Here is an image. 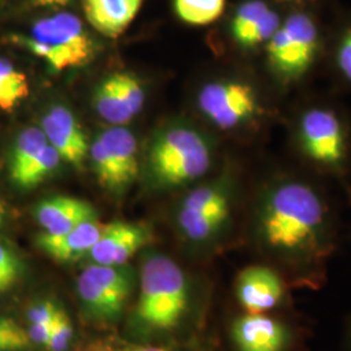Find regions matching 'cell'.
I'll return each mask as SVG.
<instances>
[{"label": "cell", "instance_id": "obj_28", "mask_svg": "<svg viewBox=\"0 0 351 351\" xmlns=\"http://www.w3.org/2000/svg\"><path fill=\"white\" fill-rule=\"evenodd\" d=\"M27 330L12 319L0 317V351H21L30 346Z\"/></svg>", "mask_w": 351, "mask_h": 351}, {"label": "cell", "instance_id": "obj_17", "mask_svg": "<svg viewBox=\"0 0 351 351\" xmlns=\"http://www.w3.org/2000/svg\"><path fill=\"white\" fill-rule=\"evenodd\" d=\"M143 0H82L88 24L107 38L120 37L137 17Z\"/></svg>", "mask_w": 351, "mask_h": 351}, {"label": "cell", "instance_id": "obj_8", "mask_svg": "<svg viewBox=\"0 0 351 351\" xmlns=\"http://www.w3.org/2000/svg\"><path fill=\"white\" fill-rule=\"evenodd\" d=\"M13 40L42 59L56 73L80 68L95 55V45L81 20L73 13L62 12L37 21L27 37Z\"/></svg>", "mask_w": 351, "mask_h": 351}, {"label": "cell", "instance_id": "obj_5", "mask_svg": "<svg viewBox=\"0 0 351 351\" xmlns=\"http://www.w3.org/2000/svg\"><path fill=\"white\" fill-rule=\"evenodd\" d=\"M217 151L213 137L190 123L167 128L152 141L147 164L156 182L165 188L195 185L213 172Z\"/></svg>", "mask_w": 351, "mask_h": 351}, {"label": "cell", "instance_id": "obj_24", "mask_svg": "<svg viewBox=\"0 0 351 351\" xmlns=\"http://www.w3.org/2000/svg\"><path fill=\"white\" fill-rule=\"evenodd\" d=\"M77 351H211L198 339H193L184 345H149L133 343L123 339H101L91 342Z\"/></svg>", "mask_w": 351, "mask_h": 351}, {"label": "cell", "instance_id": "obj_32", "mask_svg": "<svg viewBox=\"0 0 351 351\" xmlns=\"http://www.w3.org/2000/svg\"><path fill=\"white\" fill-rule=\"evenodd\" d=\"M276 4L278 8L289 10H298V8H313L316 1L319 0H269Z\"/></svg>", "mask_w": 351, "mask_h": 351}, {"label": "cell", "instance_id": "obj_26", "mask_svg": "<svg viewBox=\"0 0 351 351\" xmlns=\"http://www.w3.org/2000/svg\"><path fill=\"white\" fill-rule=\"evenodd\" d=\"M114 84L119 99L128 114L133 119L141 112L145 104V88L142 86L138 77L129 72H117L113 73Z\"/></svg>", "mask_w": 351, "mask_h": 351}, {"label": "cell", "instance_id": "obj_11", "mask_svg": "<svg viewBox=\"0 0 351 351\" xmlns=\"http://www.w3.org/2000/svg\"><path fill=\"white\" fill-rule=\"evenodd\" d=\"M132 274L123 265L93 263L77 277V291L88 313L112 320L123 313L132 291Z\"/></svg>", "mask_w": 351, "mask_h": 351}, {"label": "cell", "instance_id": "obj_3", "mask_svg": "<svg viewBox=\"0 0 351 351\" xmlns=\"http://www.w3.org/2000/svg\"><path fill=\"white\" fill-rule=\"evenodd\" d=\"M284 99L263 75H226L203 82L195 95L202 119L228 134L256 136L282 120Z\"/></svg>", "mask_w": 351, "mask_h": 351}, {"label": "cell", "instance_id": "obj_6", "mask_svg": "<svg viewBox=\"0 0 351 351\" xmlns=\"http://www.w3.org/2000/svg\"><path fill=\"white\" fill-rule=\"evenodd\" d=\"M237 203V178L224 168L213 180H202L184 195L177 226L189 243L210 249L230 229Z\"/></svg>", "mask_w": 351, "mask_h": 351}, {"label": "cell", "instance_id": "obj_16", "mask_svg": "<svg viewBox=\"0 0 351 351\" xmlns=\"http://www.w3.org/2000/svg\"><path fill=\"white\" fill-rule=\"evenodd\" d=\"M103 226L97 219L81 223L60 236L42 233L37 239L39 249L59 263H71L88 254L101 237Z\"/></svg>", "mask_w": 351, "mask_h": 351}, {"label": "cell", "instance_id": "obj_14", "mask_svg": "<svg viewBox=\"0 0 351 351\" xmlns=\"http://www.w3.org/2000/svg\"><path fill=\"white\" fill-rule=\"evenodd\" d=\"M149 232L139 224L112 221L103 226L101 237L88 255L93 263L124 265L149 242Z\"/></svg>", "mask_w": 351, "mask_h": 351}, {"label": "cell", "instance_id": "obj_15", "mask_svg": "<svg viewBox=\"0 0 351 351\" xmlns=\"http://www.w3.org/2000/svg\"><path fill=\"white\" fill-rule=\"evenodd\" d=\"M38 224L45 234L60 236L84 221L97 219V213L88 202L56 195L40 202L36 208Z\"/></svg>", "mask_w": 351, "mask_h": 351}, {"label": "cell", "instance_id": "obj_22", "mask_svg": "<svg viewBox=\"0 0 351 351\" xmlns=\"http://www.w3.org/2000/svg\"><path fill=\"white\" fill-rule=\"evenodd\" d=\"M93 106L101 119L113 126L123 125L132 120L119 99L113 73L103 78L94 90Z\"/></svg>", "mask_w": 351, "mask_h": 351}, {"label": "cell", "instance_id": "obj_35", "mask_svg": "<svg viewBox=\"0 0 351 351\" xmlns=\"http://www.w3.org/2000/svg\"><path fill=\"white\" fill-rule=\"evenodd\" d=\"M4 219H5V207H4V203L0 201V226H3Z\"/></svg>", "mask_w": 351, "mask_h": 351}, {"label": "cell", "instance_id": "obj_2", "mask_svg": "<svg viewBox=\"0 0 351 351\" xmlns=\"http://www.w3.org/2000/svg\"><path fill=\"white\" fill-rule=\"evenodd\" d=\"M289 145L307 173L333 180L351 198V120L339 104L326 97L297 101L282 120Z\"/></svg>", "mask_w": 351, "mask_h": 351}, {"label": "cell", "instance_id": "obj_33", "mask_svg": "<svg viewBox=\"0 0 351 351\" xmlns=\"http://www.w3.org/2000/svg\"><path fill=\"white\" fill-rule=\"evenodd\" d=\"M343 339H345V345H346L348 350L351 351V315L346 319V322H345Z\"/></svg>", "mask_w": 351, "mask_h": 351}, {"label": "cell", "instance_id": "obj_23", "mask_svg": "<svg viewBox=\"0 0 351 351\" xmlns=\"http://www.w3.org/2000/svg\"><path fill=\"white\" fill-rule=\"evenodd\" d=\"M177 17L191 26L211 25L226 11V0H173Z\"/></svg>", "mask_w": 351, "mask_h": 351}, {"label": "cell", "instance_id": "obj_37", "mask_svg": "<svg viewBox=\"0 0 351 351\" xmlns=\"http://www.w3.org/2000/svg\"><path fill=\"white\" fill-rule=\"evenodd\" d=\"M350 202H351V198H350Z\"/></svg>", "mask_w": 351, "mask_h": 351}, {"label": "cell", "instance_id": "obj_36", "mask_svg": "<svg viewBox=\"0 0 351 351\" xmlns=\"http://www.w3.org/2000/svg\"><path fill=\"white\" fill-rule=\"evenodd\" d=\"M34 7H49V0H32Z\"/></svg>", "mask_w": 351, "mask_h": 351}, {"label": "cell", "instance_id": "obj_9", "mask_svg": "<svg viewBox=\"0 0 351 351\" xmlns=\"http://www.w3.org/2000/svg\"><path fill=\"white\" fill-rule=\"evenodd\" d=\"M229 339L234 351H302L306 330L294 317V313L242 311L230 322Z\"/></svg>", "mask_w": 351, "mask_h": 351}, {"label": "cell", "instance_id": "obj_30", "mask_svg": "<svg viewBox=\"0 0 351 351\" xmlns=\"http://www.w3.org/2000/svg\"><path fill=\"white\" fill-rule=\"evenodd\" d=\"M58 308L59 307H56L55 303L50 301L37 303L27 313L30 324H51Z\"/></svg>", "mask_w": 351, "mask_h": 351}, {"label": "cell", "instance_id": "obj_12", "mask_svg": "<svg viewBox=\"0 0 351 351\" xmlns=\"http://www.w3.org/2000/svg\"><path fill=\"white\" fill-rule=\"evenodd\" d=\"M281 8L269 0H243L228 23V37L243 56H262L282 21Z\"/></svg>", "mask_w": 351, "mask_h": 351}, {"label": "cell", "instance_id": "obj_21", "mask_svg": "<svg viewBox=\"0 0 351 351\" xmlns=\"http://www.w3.org/2000/svg\"><path fill=\"white\" fill-rule=\"evenodd\" d=\"M29 81L25 73L11 62L0 58V110L11 112L29 95Z\"/></svg>", "mask_w": 351, "mask_h": 351}, {"label": "cell", "instance_id": "obj_29", "mask_svg": "<svg viewBox=\"0 0 351 351\" xmlns=\"http://www.w3.org/2000/svg\"><path fill=\"white\" fill-rule=\"evenodd\" d=\"M21 275L19 258L0 242V294L11 290Z\"/></svg>", "mask_w": 351, "mask_h": 351}, {"label": "cell", "instance_id": "obj_7", "mask_svg": "<svg viewBox=\"0 0 351 351\" xmlns=\"http://www.w3.org/2000/svg\"><path fill=\"white\" fill-rule=\"evenodd\" d=\"M194 290L185 269L162 254H151L142 264L139 320L154 329H175L193 308Z\"/></svg>", "mask_w": 351, "mask_h": 351}, {"label": "cell", "instance_id": "obj_19", "mask_svg": "<svg viewBox=\"0 0 351 351\" xmlns=\"http://www.w3.org/2000/svg\"><path fill=\"white\" fill-rule=\"evenodd\" d=\"M324 68L339 88L351 93V17L328 34Z\"/></svg>", "mask_w": 351, "mask_h": 351}, {"label": "cell", "instance_id": "obj_1", "mask_svg": "<svg viewBox=\"0 0 351 351\" xmlns=\"http://www.w3.org/2000/svg\"><path fill=\"white\" fill-rule=\"evenodd\" d=\"M317 180L276 169L252 202V241L264 262L278 268L294 289L323 288L337 250L336 216Z\"/></svg>", "mask_w": 351, "mask_h": 351}, {"label": "cell", "instance_id": "obj_20", "mask_svg": "<svg viewBox=\"0 0 351 351\" xmlns=\"http://www.w3.org/2000/svg\"><path fill=\"white\" fill-rule=\"evenodd\" d=\"M47 145L49 141L40 128L30 126L20 133L14 143L10 162V176L13 184L36 162L40 151Z\"/></svg>", "mask_w": 351, "mask_h": 351}, {"label": "cell", "instance_id": "obj_25", "mask_svg": "<svg viewBox=\"0 0 351 351\" xmlns=\"http://www.w3.org/2000/svg\"><path fill=\"white\" fill-rule=\"evenodd\" d=\"M62 162L63 159L60 154L49 143L43 150L40 151L36 162L19 177L14 185L21 189L36 188L47 177H50L59 168Z\"/></svg>", "mask_w": 351, "mask_h": 351}, {"label": "cell", "instance_id": "obj_27", "mask_svg": "<svg viewBox=\"0 0 351 351\" xmlns=\"http://www.w3.org/2000/svg\"><path fill=\"white\" fill-rule=\"evenodd\" d=\"M73 324L68 314L58 308L51 324L50 339L45 346L49 351H66L73 339Z\"/></svg>", "mask_w": 351, "mask_h": 351}, {"label": "cell", "instance_id": "obj_4", "mask_svg": "<svg viewBox=\"0 0 351 351\" xmlns=\"http://www.w3.org/2000/svg\"><path fill=\"white\" fill-rule=\"evenodd\" d=\"M326 34L313 8L289 10L261 59L267 82L285 99L324 68Z\"/></svg>", "mask_w": 351, "mask_h": 351}, {"label": "cell", "instance_id": "obj_10", "mask_svg": "<svg viewBox=\"0 0 351 351\" xmlns=\"http://www.w3.org/2000/svg\"><path fill=\"white\" fill-rule=\"evenodd\" d=\"M293 290L287 276L264 261L243 267L234 280L236 301L245 313L291 314Z\"/></svg>", "mask_w": 351, "mask_h": 351}, {"label": "cell", "instance_id": "obj_13", "mask_svg": "<svg viewBox=\"0 0 351 351\" xmlns=\"http://www.w3.org/2000/svg\"><path fill=\"white\" fill-rule=\"evenodd\" d=\"M51 146L65 163L81 168L90 151L88 137L73 112L63 104L52 106L42 117V126Z\"/></svg>", "mask_w": 351, "mask_h": 351}, {"label": "cell", "instance_id": "obj_34", "mask_svg": "<svg viewBox=\"0 0 351 351\" xmlns=\"http://www.w3.org/2000/svg\"><path fill=\"white\" fill-rule=\"evenodd\" d=\"M71 0H49V7H62L68 4Z\"/></svg>", "mask_w": 351, "mask_h": 351}, {"label": "cell", "instance_id": "obj_18", "mask_svg": "<svg viewBox=\"0 0 351 351\" xmlns=\"http://www.w3.org/2000/svg\"><path fill=\"white\" fill-rule=\"evenodd\" d=\"M107 147L123 190L138 175L137 139L124 126H113L98 136Z\"/></svg>", "mask_w": 351, "mask_h": 351}, {"label": "cell", "instance_id": "obj_31", "mask_svg": "<svg viewBox=\"0 0 351 351\" xmlns=\"http://www.w3.org/2000/svg\"><path fill=\"white\" fill-rule=\"evenodd\" d=\"M51 324H30V328L27 330L30 341L36 342L37 345L46 346L50 339Z\"/></svg>", "mask_w": 351, "mask_h": 351}]
</instances>
